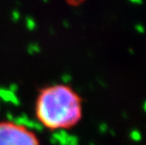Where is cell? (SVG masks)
<instances>
[{
  "instance_id": "6da1fadb",
  "label": "cell",
  "mask_w": 146,
  "mask_h": 145,
  "mask_svg": "<svg viewBox=\"0 0 146 145\" xmlns=\"http://www.w3.org/2000/svg\"><path fill=\"white\" fill-rule=\"evenodd\" d=\"M35 114L49 130L71 128L82 117L81 98L69 86H49L42 89L37 97Z\"/></svg>"
},
{
  "instance_id": "7a4b0ae2",
  "label": "cell",
  "mask_w": 146,
  "mask_h": 145,
  "mask_svg": "<svg viewBox=\"0 0 146 145\" xmlns=\"http://www.w3.org/2000/svg\"><path fill=\"white\" fill-rule=\"evenodd\" d=\"M0 145H40L36 134L26 126L0 122Z\"/></svg>"
}]
</instances>
